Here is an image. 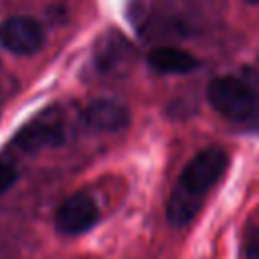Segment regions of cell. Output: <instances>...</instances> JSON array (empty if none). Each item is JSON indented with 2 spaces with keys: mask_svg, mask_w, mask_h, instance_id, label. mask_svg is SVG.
Returning <instances> with one entry per match:
<instances>
[{
  "mask_svg": "<svg viewBox=\"0 0 259 259\" xmlns=\"http://www.w3.org/2000/svg\"><path fill=\"white\" fill-rule=\"evenodd\" d=\"M229 166V156L223 148L210 146L200 150L182 170L168 198V221L172 227L188 225L200 210L206 192L221 180Z\"/></svg>",
  "mask_w": 259,
  "mask_h": 259,
  "instance_id": "6da1fadb",
  "label": "cell"
},
{
  "mask_svg": "<svg viewBox=\"0 0 259 259\" xmlns=\"http://www.w3.org/2000/svg\"><path fill=\"white\" fill-rule=\"evenodd\" d=\"M206 99L214 111L233 121L247 119L255 109V93L253 89L239 77L223 75L208 83Z\"/></svg>",
  "mask_w": 259,
  "mask_h": 259,
  "instance_id": "7a4b0ae2",
  "label": "cell"
},
{
  "mask_svg": "<svg viewBox=\"0 0 259 259\" xmlns=\"http://www.w3.org/2000/svg\"><path fill=\"white\" fill-rule=\"evenodd\" d=\"M65 142V117L59 107H47L28 119L14 136V144L24 152L61 146Z\"/></svg>",
  "mask_w": 259,
  "mask_h": 259,
  "instance_id": "3957f363",
  "label": "cell"
},
{
  "mask_svg": "<svg viewBox=\"0 0 259 259\" xmlns=\"http://www.w3.org/2000/svg\"><path fill=\"white\" fill-rule=\"evenodd\" d=\"M45 32L38 20L30 16H8L0 24V45L14 55H32L40 51Z\"/></svg>",
  "mask_w": 259,
  "mask_h": 259,
  "instance_id": "277c9868",
  "label": "cell"
},
{
  "mask_svg": "<svg viewBox=\"0 0 259 259\" xmlns=\"http://www.w3.org/2000/svg\"><path fill=\"white\" fill-rule=\"evenodd\" d=\"M99 219L97 204L85 192L71 194L61 202L55 214V225L65 235H81L89 231Z\"/></svg>",
  "mask_w": 259,
  "mask_h": 259,
  "instance_id": "5b68a950",
  "label": "cell"
},
{
  "mask_svg": "<svg viewBox=\"0 0 259 259\" xmlns=\"http://www.w3.org/2000/svg\"><path fill=\"white\" fill-rule=\"evenodd\" d=\"M134 57L132 45L119 34V32H109L99 38L95 47V67L103 75H115L123 71Z\"/></svg>",
  "mask_w": 259,
  "mask_h": 259,
  "instance_id": "8992f818",
  "label": "cell"
},
{
  "mask_svg": "<svg viewBox=\"0 0 259 259\" xmlns=\"http://www.w3.org/2000/svg\"><path fill=\"white\" fill-rule=\"evenodd\" d=\"M83 119L95 132H119L130 123V111L115 99H95L85 109Z\"/></svg>",
  "mask_w": 259,
  "mask_h": 259,
  "instance_id": "52a82bcc",
  "label": "cell"
},
{
  "mask_svg": "<svg viewBox=\"0 0 259 259\" xmlns=\"http://www.w3.org/2000/svg\"><path fill=\"white\" fill-rule=\"evenodd\" d=\"M148 63L154 71L166 73V75H182L198 67V59L194 55L182 49H176V47H158L150 51Z\"/></svg>",
  "mask_w": 259,
  "mask_h": 259,
  "instance_id": "ba28073f",
  "label": "cell"
},
{
  "mask_svg": "<svg viewBox=\"0 0 259 259\" xmlns=\"http://www.w3.org/2000/svg\"><path fill=\"white\" fill-rule=\"evenodd\" d=\"M16 180V168L12 162L2 160L0 158V192H4L6 188H10Z\"/></svg>",
  "mask_w": 259,
  "mask_h": 259,
  "instance_id": "9c48e42d",
  "label": "cell"
},
{
  "mask_svg": "<svg viewBox=\"0 0 259 259\" xmlns=\"http://www.w3.org/2000/svg\"><path fill=\"white\" fill-rule=\"evenodd\" d=\"M243 259H259V239H249L243 245Z\"/></svg>",
  "mask_w": 259,
  "mask_h": 259,
  "instance_id": "30bf717a",
  "label": "cell"
},
{
  "mask_svg": "<svg viewBox=\"0 0 259 259\" xmlns=\"http://www.w3.org/2000/svg\"><path fill=\"white\" fill-rule=\"evenodd\" d=\"M245 2H249V4H259V0H245Z\"/></svg>",
  "mask_w": 259,
  "mask_h": 259,
  "instance_id": "8fae6325",
  "label": "cell"
}]
</instances>
